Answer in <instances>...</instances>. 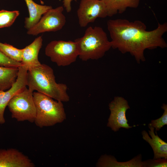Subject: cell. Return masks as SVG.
Wrapping results in <instances>:
<instances>
[{"mask_svg": "<svg viewBox=\"0 0 167 167\" xmlns=\"http://www.w3.org/2000/svg\"><path fill=\"white\" fill-rule=\"evenodd\" d=\"M107 26L111 39V48L118 49L123 54L129 53L138 63L145 60L144 52L146 49L167 47L163 37L167 32L166 22L158 23L157 27L150 31L146 30V26L143 22L138 20L109 19Z\"/></svg>", "mask_w": 167, "mask_h": 167, "instance_id": "cell-1", "label": "cell"}, {"mask_svg": "<svg viewBox=\"0 0 167 167\" xmlns=\"http://www.w3.org/2000/svg\"><path fill=\"white\" fill-rule=\"evenodd\" d=\"M27 86L33 91L47 95L58 101L68 102L70 97L67 87L63 83H58L51 67L41 64L28 70Z\"/></svg>", "mask_w": 167, "mask_h": 167, "instance_id": "cell-2", "label": "cell"}, {"mask_svg": "<svg viewBox=\"0 0 167 167\" xmlns=\"http://www.w3.org/2000/svg\"><path fill=\"white\" fill-rule=\"evenodd\" d=\"M74 41L78 46V57L84 61L101 58L111 48L106 33L98 26L88 27L84 35Z\"/></svg>", "mask_w": 167, "mask_h": 167, "instance_id": "cell-3", "label": "cell"}, {"mask_svg": "<svg viewBox=\"0 0 167 167\" xmlns=\"http://www.w3.org/2000/svg\"><path fill=\"white\" fill-rule=\"evenodd\" d=\"M36 109L34 122L38 127L53 126L66 118L62 102L54 101L51 97L38 92H33Z\"/></svg>", "mask_w": 167, "mask_h": 167, "instance_id": "cell-4", "label": "cell"}, {"mask_svg": "<svg viewBox=\"0 0 167 167\" xmlns=\"http://www.w3.org/2000/svg\"><path fill=\"white\" fill-rule=\"evenodd\" d=\"M33 91L25 88L15 95L7 105L12 118L18 122H34L36 109L33 97Z\"/></svg>", "mask_w": 167, "mask_h": 167, "instance_id": "cell-5", "label": "cell"}, {"mask_svg": "<svg viewBox=\"0 0 167 167\" xmlns=\"http://www.w3.org/2000/svg\"><path fill=\"white\" fill-rule=\"evenodd\" d=\"M45 54L59 66H69L75 62L79 56V51L75 41H53L45 49Z\"/></svg>", "mask_w": 167, "mask_h": 167, "instance_id": "cell-6", "label": "cell"}, {"mask_svg": "<svg viewBox=\"0 0 167 167\" xmlns=\"http://www.w3.org/2000/svg\"><path fill=\"white\" fill-rule=\"evenodd\" d=\"M62 6L52 8L41 17L38 22L33 27L28 30L27 33L36 36L45 32H56L61 29L66 23V18L63 13Z\"/></svg>", "mask_w": 167, "mask_h": 167, "instance_id": "cell-7", "label": "cell"}, {"mask_svg": "<svg viewBox=\"0 0 167 167\" xmlns=\"http://www.w3.org/2000/svg\"><path fill=\"white\" fill-rule=\"evenodd\" d=\"M80 26L85 27L98 18L107 16L103 0H81L77 11Z\"/></svg>", "mask_w": 167, "mask_h": 167, "instance_id": "cell-8", "label": "cell"}, {"mask_svg": "<svg viewBox=\"0 0 167 167\" xmlns=\"http://www.w3.org/2000/svg\"><path fill=\"white\" fill-rule=\"evenodd\" d=\"M110 113L108 119L107 126L114 132L121 128L129 129L133 127L128 123L126 116L127 109H130L127 101L121 96L114 97L109 104Z\"/></svg>", "mask_w": 167, "mask_h": 167, "instance_id": "cell-9", "label": "cell"}, {"mask_svg": "<svg viewBox=\"0 0 167 167\" xmlns=\"http://www.w3.org/2000/svg\"><path fill=\"white\" fill-rule=\"evenodd\" d=\"M28 70L22 65L18 67V72L16 81L6 91H0V124L5 123L4 113L6 107L11 99L16 94L23 90L27 86Z\"/></svg>", "mask_w": 167, "mask_h": 167, "instance_id": "cell-10", "label": "cell"}, {"mask_svg": "<svg viewBox=\"0 0 167 167\" xmlns=\"http://www.w3.org/2000/svg\"><path fill=\"white\" fill-rule=\"evenodd\" d=\"M35 165L27 156L18 150L0 149V167H34Z\"/></svg>", "mask_w": 167, "mask_h": 167, "instance_id": "cell-11", "label": "cell"}, {"mask_svg": "<svg viewBox=\"0 0 167 167\" xmlns=\"http://www.w3.org/2000/svg\"><path fill=\"white\" fill-rule=\"evenodd\" d=\"M148 127L149 136L148 132L145 130L141 132L143 139L148 142L152 147L154 153L153 159L164 158L167 159V143L162 140L154 132L155 128L149 123Z\"/></svg>", "mask_w": 167, "mask_h": 167, "instance_id": "cell-12", "label": "cell"}, {"mask_svg": "<svg viewBox=\"0 0 167 167\" xmlns=\"http://www.w3.org/2000/svg\"><path fill=\"white\" fill-rule=\"evenodd\" d=\"M42 36H39L30 45L23 49L21 62L28 70L41 64L38 60V56L42 45Z\"/></svg>", "mask_w": 167, "mask_h": 167, "instance_id": "cell-13", "label": "cell"}, {"mask_svg": "<svg viewBox=\"0 0 167 167\" xmlns=\"http://www.w3.org/2000/svg\"><path fill=\"white\" fill-rule=\"evenodd\" d=\"M96 166L99 167H143L142 156L139 154L125 162L117 161L113 156L105 154L99 159Z\"/></svg>", "mask_w": 167, "mask_h": 167, "instance_id": "cell-14", "label": "cell"}, {"mask_svg": "<svg viewBox=\"0 0 167 167\" xmlns=\"http://www.w3.org/2000/svg\"><path fill=\"white\" fill-rule=\"evenodd\" d=\"M24 0L29 14V17L25 18L24 27L28 30L36 24L42 15L52 7L51 6L38 4L32 0Z\"/></svg>", "mask_w": 167, "mask_h": 167, "instance_id": "cell-15", "label": "cell"}, {"mask_svg": "<svg viewBox=\"0 0 167 167\" xmlns=\"http://www.w3.org/2000/svg\"><path fill=\"white\" fill-rule=\"evenodd\" d=\"M106 6L107 16L124 13L128 8H136L140 0H103Z\"/></svg>", "mask_w": 167, "mask_h": 167, "instance_id": "cell-16", "label": "cell"}, {"mask_svg": "<svg viewBox=\"0 0 167 167\" xmlns=\"http://www.w3.org/2000/svg\"><path fill=\"white\" fill-rule=\"evenodd\" d=\"M18 68L0 66V91L8 89L16 81Z\"/></svg>", "mask_w": 167, "mask_h": 167, "instance_id": "cell-17", "label": "cell"}, {"mask_svg": "<svg viewBox=\"0 0 167 167\" xmlns=\"http://www.w3.org/2000/svg\"><path fill=\"white\" fill-rule=\"evenodd\" d=\"M0 51L10 59L21 62L23 49H18L10 44L0 42Z\"/></svg>", "mask_w": 167, "mask_h": 167, "instance_id": "cell-18", "label": "cell"}, {"mask_svg": "<svg viewBox=\"0 0 167 167\" xmlns=\"http://www.w3.org/2000/svg\"><path fill=\"white\" fill-rule=\"evenodd\" d=\"M19 14L18 11L0 10V28L11 26Z\"/></svg>", "mask_w": 167, "mask_h": 167, "instance_id": "cell-19", "label": "cell"}, {"mask_svg": "<svg viewBox=\"0 0 167 167\" xmlns=\"http://www.w3.org/2000/svg\"><path fill=\"white\" fill-rule=\"evenodd\" d=\"M161 108L164 110L162 116L158 119L152 120L149 123L155 129L156 132L159 131L164 125H167V105L163 104Z\"/></svg>", "mask_w": 167, "mask_h": 167, "instance_id": "cell-20", "label": "cell"}, {"mask_svg": "<svg viewBox=\"0 0 167 167\" xmlns=\"http://www.w3.org/2000/svg\"><path fill=\"white\" fill-rule=\"evenodd\" d=\"M143 167H167V159H149L143 161Z\"/></svg>", "mask_w": 167, "mask_h": 167, "instance_id": "cell-21", "label": "cell"}, {"mask_svg": "<svg viewBox=\"0 0 167 167\" xmlns=\"http://www.w3.org/2000/svg\"><path fill=\"white\" fill-rule=\"evenodd\" d=\"M22 65L21 62L10 59L0 51V66L18 68Z\"/></svg>", "mask_w": 167, "mask_h": 167, "instance_id": "cell-22", "label": "cell"}, {"mask_svg": "<svg viewBox=\"0 0 167 167\" xmlns=\"http://www.w3.org/2000/svg\"><path fill=\"white\" fill-rule=\"evenodd\" d=\"M73 0H63V3L64 7L65 8L66 11L68 12H70L71 11V3ZM76 2L77 0H74Z\"/></svg>", "mask_w": 167, "mask_h": 167, "instance_id": "cell-23", "label": "cell"}]
</instances>
